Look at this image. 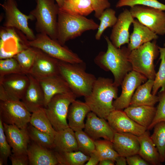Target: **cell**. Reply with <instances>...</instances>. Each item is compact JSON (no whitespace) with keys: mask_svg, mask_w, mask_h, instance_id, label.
Returning a JSON list of instances; mask_svg holds the SVG:
<instances>
[{"mask_svg":"<svg viewBox=\"0 0 165 165\" xmlns=\"http://www.w3.org/2000/svg\"><path fill=\"white\" fill-rule=\"evenodd\" d=\"M104 37L107 43V50L106 52H100L94 61L102 69L111 72L114 77V82L118 87L121 85L126 75L133 70L128 59L130 51L125 46L116 47L108 36Z\"/></svg>","mask_w":165,"mask_h":165,"instance_id":"cell-1","label":"cell"},{"mask_svg":"<svg viewBox=\"0 0 165 165\" xmlns=\"http://www.w3.org/2000/svg\"><path fill=\"white\" fill-rule=\"evenodd\" d=\"M118 93V86L112 79L99 77L95 81L90 94L85 97V102L91 112L106 119L116 110L113 100L117 98Z\"/></svg>","mask_w":165,"mask_h":165,"instance_id":"cell-2","label":"cell"},{"mask_svg":"<svg viewBox=\"0 0 165 165\" xmlns=\"http://www.w3.org/2000/svg\"><path fill=\"white\" fill-rule=\"evenodd\" d=\"M84 63L72 64L60 61L59 74L77 97H86L91 93L97 78L85 71Z\"/></svg>","mask_w":165,"mask_h":165,"instance_id":"cell-3","label":"cell"},{"mask_svg":"<svg viewBox=\"0 0 165 165\" xmlns=\"http://www.w3.org/2000/svg\"><path fill=\"white\" fill-rule=\"evenodd\" d=\"M99 25L91 19L74 15L60 9L58 14L57 40L64 45L68 40L80 36L84 32L97 29Z\"/></svg>","mask_w":165,"mask_h":165,"instance_id":"cell-4","label":"cell"},{"mask_svg":"<svg viewBox=\"0 0 165 165\" xmlns=\"http://www.w3.org/2000/svg\"><path fill=\"white\" fill-rule=\"evenodd\" d=\"M55 0H35V8L30 14L36 20L35 29L38 33L46 34L57 40V17L59 7Z\"/></svg>","mask_w":165,"mask_h":165,"instance_id":"cell-5","label":"cell"},{"mask_svg":"<svg viewBox=\"0 0 165 165\" xmlns=\"http://www.w3.org/2000/svg\"><path fill=\"white\" fill-rule=\"evenodd\" d=\"M159 53V46L155 40L131 51L128 59L133 70L143 74L148 79L154 80L156 74L154 61Z\"/></svg>","mask_w":165,"mask_h":165,"instance_id":"cell-6","label":"cell"},{"mask_svg":"<svg viewBox=\"0 0 165 165\" xmlns=\"http://www.w3.org/2000/svg\"><path fill=\"white\" fill-rule=\"evenodd\" d=\"M29 46L38 49L59 61L72 64L83 63V60L68 47L47 35L38 33L34 39L28 41Z\"/></svg>","mask_w":165,"mask_h":165,"instance_id":"cell-7","label":"cell"},{"mask_svg":"<svg viewBox=\"0 0 165 165\" xmlns=\"http://www.w3.org/2000/svg\"><path fill=\"white\" fill-rule=\"evenodd\" d=\"M77 97L72 92L57 94L44 108L46 115L56 131L69 127L67 121L69 107Z\"/></svg>","mask_w":165,"mask_h":165,"instance_id":"cell-8","label":"cell"},{"mask_svg":"<svg viewBox=\"0 0 165 165\" xmlns=\"http://www.w3.org/2000/svg\"><path fill=\"white\" fill-rule=\"evenodd\" d=\"M1 6L5 13V19L3 26L15 28L23 33L29 41L35 39V35L29 27L28 21L35 19L29 14L28 15L23 13L18 8L15 0H5Z\"/></svg>","mask_w":165,"mask_h":165,"instance_id":"cell-9","label":"cell"},{"mask_svg":"<svg viewBox=\"0 0 165 165\" xmlns=\"http://www.w3.org/2000/svg\"><path fill=\"white\" fill-rule=\"evenodd\" d=\"M21 100H9L0 101V118L3 123L27 129L31 114Z\"/></svg>","mask_w":165,"mask_h":165,"instance_id":"cell-10","label":"cell"},{"mask_svg":"<svg viewBox=\"0 0 165 165\" xmlns=\"http://www.w3.org/2000/svg\"><path fill=\"white\" fill-rule=\"evenodd\" d=\"M131 14L134 18L157 35H165V12L150 7L136 5L130 7Z\"/></svg>","mask_w":165,"mask_h":165,"instance_id":"cell-11","label":"cell"},{"mask_svg":"<svg viewBox=\"0 0 165 165\" xmlns=\"http://www.w3.org/2000/svg\"><path fill=\"white\" fill-rule=\"evenodd\" d=\"M147 78L143 74L134 70L129 72L124 78L121 85L120 96L113 102L116 110H122L128 107L132 96L137 88Z\"/></svg>","mask_w":165,"mask_h":165,"instance_id":"cell-12","label":"cell"},{"mask_svg":"<svg viewBox=\"0 0 165 165\" xmlns=\"http://www.w3.org/2000/svg\"><path fill=\"white\" fill-rule=\"evenodd\" d=\"M106 119L115 133H128L139 136L147 130L131 119L122 110L113 111Z\"/></svg>","mask_w":165,"mask_h":165,"instance_id":"cell-13","label":"cell"},{"mask_svg":"<svg viewBox=\"0 0 165 165\" xmlns=\"http://www.w3.org/2000/svg\"><path fill=\"white\" fill-rule=\"evenodd\" d=\"M29 83L28 74H13L0 77V85L4 89L9 100H21Z\"/></svg>","mask_w":165,"mask_h":165,"instance_id":"cell-14","label":"cell"},{"mask_svg":"<svg viewBox=\"0 0 165 165\" xmlns=\"http://www.w3.org/2000/svg\"><path fill=\"white\" fill-rule=\"evenodd\" d=\"M36 49L35 60L28 74L38 80L60 74L59 60L49 56L39 49Z\"/></svg>","mask_w":165,"mask_h":165,"instance_id":"cell-15","label":"cell"},{"mask_svg":"<svg viewBox=\"0 0 165 165\" xmlns=\"http://www.w3.org/2000/svg\"><path fill=\"white\" fill-rule=\"evenodd\" d=\"M84 131L94 141L100 138L112 142L115 132L106 119L91 111L86 116Z\"/></svg>","mask_w":165,"mask_h":165,"instance_id":"cell-16","label":"cell"},{"mask_svg":"<svg viewBox=\"0 0 165 165\" xmlns=\"http://www.w3.org/2000/svg\"><path fill=\"white\" fill-rule=\"evenodd\" d=\"M134 18L130 10L126 9L117 17L116 22L112 27L109 39L116 47L120 48L130 41L129 29Z\"/></svg>","mask_w":165,"mask_h":165,"instance_id":"cell-17","label":"cell"},{"mask_svg":"<svg viewBox=\"0 0 165 165\" xmlns=\"http://www.w3.org/2000/svg\"><path fill=\"white\" fill-rule=\"evenodd\" d=\"M3 126L7 140L12 148L13 153L27 154L30 138L27 128L21 129L14 125L4 123Z\"/></svg>","mask_w":165,"mask_h":165,"instance_id":"cell-18","label":"cell"},{"mask_svg":"<svg viewBox=\"0 0 165 165\" xmlns=\"http://www.w3.org/2000/svg\"><path fill=\"white\" fill-rule=\"evenodd\" d=\"M28 74L30 79L29 84L21 101L32 113L44 108L45 97L38 80L30 74Z\"/></svg>","mask_w":165,"mask_h":165,"instance_id":"cell-19","label":"cell"},{"mask_svg":"<svg viewBox=\"0 0 165 165\" xmlns=\"http://www.w3.org/2000/svg\"><path fill=\"white\" fill-rule=\"evenodd\" d=\"M112 143L119 156L127 157L138 154L140 144L136 135L130 133L115 132Z\"/></svg>","mask_w":165,"mask_h":165,"instance_id":"cell-20","label":"cell"},{"mask_svg":"<svg viewBox=\"0 0 165 165\" xmlns=\"http://www.w3.org/2000/svg\"><path fill=\"white\" fill-rule=\"evenodd\" d=\"M38 80L44 95V107L56 95L72 92L67 82L60 74Z\"/></svg>","mask_w":165,"mask_h":165,"instance_id":"cell-21","label":"cell"},{"mask_svg":"<svg viewBox=\"0 0 165 165\" xmlns=\"http://www.w3.org/2000/svg\"><path fill=\"white\" fill-rule=\"evenodd\" d=\"M27 155L30 165L58 164L54 152L34 142L28 146Z\"/></svg>","mask_w":165,"mask_h":165,"instance_id":"cell-22","label":"cell"},{"mask_svg":"<svg viewBox=\"0 0 165 165\" xmlns=\"http://www.w3.org/2000/svg\"><path fill=\"white\" fill-rule=\"evenodd\" d=\"M88 105L85 102L75 100L70 105L67 119L69 127L75 132L84 129L85 118L91 112Z\"/></svg>","mask_w":165,"mask_h":165,"instance_id":"cell-23","label":"cell"},{"mask_svg":"<svg viewBox=\"0 0 165 165\" xmlns=\"http://www.w3.org/2000/svg\"><path fill=\"white\" fill-rule=\"evenodd\" d=\"M133 29L130 35L127 48L130 51L147 42L156 40L158 35L148 27L134 19L133 23Z\"/></svg>","mask_w":165,"mask_h":165,"instance_id":"cell-24","label":"cell"},{"mask_svg":"<svg viewBox=\"0 0 165 165\" xmlns=\"http://www.w3.org/2000/svg\"><path fill=\"white\" fill-rule=\"evenodd\" d=\"M154 80L148 79L136 90L132 98L130 106H154L159 101V97L152 93Z\"/></svg>","mask_w":165,"mask_h":165,"instance_id":"cell-25","label":"cell"},{"mask_svg":"<svg viewBox=\"0 0 165 165\" xmlns=\"http://www.w3.org/2000/svg\"><path fill=\"white\" fill-rule=\"evenodd\" d=\"M156 108L154 106L140 105L129 106L124 111L131 119L147 129L155 116Z\"/></svg>","mask_w":165,"mask_h":165,"instance_id":"cell-26","label":"cell"},{"mask_svg":"<svg viewBox=\"0 0 165 165\" xmlns=\"http://www.w3.org/2000/svg\"><path fill=\"white\" fill-rule=\"evenodd\" d=\"M140 144L138 155L149 164L159 165L161 162L158 151L154 145L148 131L138 136Z\"/></svg>","mask_w":165,"mask_h":165,"instance_id":"cell-27","label":"cell"},{"mask_svg":"<svg viewBox=\"0 0 165 165\" xmlns=\"http://www.w3.org/2000/svg\"><path fill=\"white\" fill-rule=\"evenodd\" d=\"M53 148L56 152H60L79 151L75 132L69 127L57 131Z\"/></svg>","mask_w":165,"mask_h":165,"instance_id":"cell-28","label":"cell"},{"mask_svg":"<svg viewBox=\"0 0 165 165\" xmlns=\"http://www.w3.org/2000/svg\"><path fill=\"white\" fill-rule=\"evenodd\" d=\"M61 10L70 14L87 16L94 11L90 0H64Z\"/></svg>","mask_w":165,"mask_h":165,"instance_id":"cell-29","label":"cell"},{"mask_svg":"<svg viewBox=\"0 0 165 165\" xmlns=\"http://www.w3.org/2000/svg\"><path fill=\"white\" fill-rule=\"evenodd\" d=\"M29 123L39 130L54 137L57 131L46 115L44 108L32 113Z\"/></svg>","mask_w":165,"mask_h":165,"instance_id":"cell-30","label":"cell"},{"mask_svg":"<svg viewBox=\"0 0 165 165\" xmlns=\"http://www.w3.org/2000/svg\"><path fill=\"white\" fill-rule=\"evenodd\" d=\"M60 165H83L88 161L90 156L80 151L60 152H55Z\"/></svg>","mask_w":165,"mask_h":165,"instance_id":"cell-31","label":"cell"},{"mask_svg":"<svg viewBox=\"0 0 165 165\" xmlns=\"http://www.w3.org/2000/svg\"><path fill=\"white\" fill-rule=\"evenodd\" d=\"M36 53V48L29 46L16 54L13 57L17 60L24 72L28 74L34 64Z\"/></svg>","mask_w":165,"mask_h":165,"instance_id":"cell-32","label":"cell"},{"mask_svg":"<svg viewBox=\"0 0 165 165\" xmlns=\"http://www.w3.org/2000/svg\"><path fill=\"white\" fill-rule=\"evenodd\" d=\"M150 136L159 153L161 162L165 160V122L156 123Z\"/></svg>","mask_w":165,"mask_h":165,"instance_id":"cell-33","label":"cell"},{"mask_svg":"<svg viewBox=\"0 0 165 165\" xmlns=\"http://www.w3.org/2000/svg\"><path fill=\"white\" fill-rule=\"evenodd\" d=\"M95 152L99 156L100 160H109L115 162L119 156L114 148L112 142L107 140L94 141Z\"/></svg>","mask_w":165,"mask_h":165,"instance_id":"cell-34","label":"cell"},{"mask_svg":"<svg viewBox=\"0 0 165 165\" xmlns=\"http://www.w3.org/2000/svg\"><path fill=\"white\" fill-rule=\"evenodd\" d=\"M27 130L30 139L34 142L47 148H53L54 137L39 130L30 124L28 125Z\"/></svg>","mask_w":165,"mask_h":165,"instance_id":"cell-35","label":"cell"},{"mask_svg":"<svg viewBox=\"0 0 165 165\" xmlns=\"http://www.w3.org/2000/svg\"><path fill=\"white\" fill-rule=\"evenodd\" d=\"M116 12L113 9L110 8L106 9L102 13L98 18L100 20V24L97 31L95 35L97 40H99L103 33L106 29L112 27L117 20L116 15Z\"/></svg>","mask_w":165,"mask_h":165,"instance_id":"cell-36","label":"cell"},{"mask_svg":"<svg viewBox=\"0 0 165 165\" xmlns=\"http://www.w3.org/2000/svg\"><path fill=\"white\" fill-rule=\"evenodd\" d=\"M160 53V59L161 62L158 72L156 73L152 93L156 95L158 90L161 88L160 91L165 89V47L159 46Z\"/></svg>","mask_w":165,"mask_h":165,"instance_id":"cell-37","label":"cell"},{"mask_svg":"<svg viewBox=\"0 0 165 165\" xmlns=\"http://www.w3.org/2000/svg\"><path fill=\"white\" fill-rule=\"evenodd\" d=\"M79 150L90 156L95 150L94 141L82 130L75 132Z\"/></svg>","mask_w":165,"mask_h":165,"instance_id":"cell-38","label":"cell"},{"mask_svg":"<svg viewBox=\"0 0 165 165\" xmlns=\"http://www.w3.org/2000/svg\"><path fill=\"white\" fill-rule=\"evenodd\" d=\"M13 74H25L15 58L0 59V77Z\"/></svg>","mask_w":165,"mask_h":165,"instance_id":"cell-39","label":"cell"},{"mask_svg":"<svg viewBox=\"0 0 165 165\" xmlns=\"http://www.w3.org/2000/svg\"><path fill=\"white\" fill-rule=\"evenodd\" d=\"M136 5H142L165 11V5L158 0H119L116 4V8L124 6L130 7Z\"/></svg>","mask_w":165,"mask_h":165,"instance_id":"cell-40","label":"cell"},{"mask_svg":"<svg viewBox=\"0 0 165 165\" xmlns=\"http://www.w3.org/2000/svg\"><path fill=\"white\" fill-rule=\"evenodd\" d=\"M11 148L5 133L3 122L0 118V165L7 164L8 158L12 154Z\"/></svg>","mask_w":165,"mask_h":165,"instance_id":"cell-41","label":"cell"},{"mask_svg":"<svg viewBox=\"0 0 165 165\" xmlns=\"http://www.w3.org/2000/svg\"><path fill=\"white\" fill-rule=\"evenodd\" d=\"M158 96L159 104L154 118L147 130H151L155 125L160 122H165V89L160 91Z\"/></svg>","mask_w":165,"mask_h":165,"instance_id":"cell-42","label":"cell"},{"mask_svg":"<svg viewBox=\"0 0 165 165\" xmlns=\"http://www.w3.org/2000/svg\"><path fill=\"white\" fill-rule=\"evenodd\" d=\"M93 5L95 17L98 19L103 12L110 7L111 4L108 0H90Z\"/></svg>","mask_w":165,"mask_h":165,"instance_id":"cell-43","label":"cell"},{"mask_svg":"<svg viewBox=\"0 0 165 165\" xmlns=\"http://www.w3.org/2000/svg\"><path fill=\"white\" fill-rule=\"evenodd\" d=\"M12 165H28L29 160L27 154H11L9 156Z\"/></svg>","mask_w":165,"mask_h":165,"instance_id":"cell-44","label":"cell"},{"mask_svg":"<svg viewBox=\"0 0 165 165\" xmlns=\"http://www.w3.org/2000/svg\"><path fill=\"white\" fill-rule=\"evenodd\" d=\"M127 163L129 165H148V163L139 155L136 154L126 157Z\"/></svg>","mask_w":165,"mask_h":165,"instance_id":"cell-45","label":"cell"},{"mask_svg":"<svg viewBox=\"0 0 165 165\" xmlns=\"http://www.w3.org/2000/svg\"><path fill=\"white\" fill-rule=\"evenodd\" d=\"M100 161L99 156L94 151L90 155L88 160L85 165H96L99 163Z\"/></svg>","mask_w":165,"mask_h":165,"instance_id":"cell-46","label":"cell"},{"mask_svg":"<svg viewBox=\"0 0 165 165\" xmlns=\"http://www.w3.org/2000/svg\"><path fill=\"white\" fill-rule=\"evenodd\" d=\"M115 162L117 165H126L127 164L126 157L119 155L116 159Z\"/></svg>","mask_w":165,"mask_h":165,"instance_id":"cell-47","label":"cell"},{"mask_svg":"<svg viewBox=\"0 0 165 165\" xmlns=\"http://www.w3.org/2000/svg\"><path fill=\"white\" fill-rule=\"evenodd\" d=\"M115 162L109 160H101L99 163V165H114Z\"/></svg>","mask_w":165,"mask_h":165,"instance_id":"cell-48","label":"cell"},{"mask_svg":"<svg viewBox=\"0 0 165 165\" xmlns=\"http://www.w3.org/2000/svg\"><path fill=\"white\" fill-rule=\"evenodd\" d=\"M55 1L58 6L59 8H60L63 6L64 3V0H55Z\"/></svg>","mask_w":165,"mask_h":165,"instance_id":"cell-49","label":"cell"},{"mask_svg":"<svg viewBox=\"0 0 165 165\" xmlns=\"http://www.w3.org/2000/svg\"><path fill=\"white\" fill-rule=\"evenodd\" d=\"M164 47H165V42L164 43Z\"/></svg>","mask_w":165,"mask_h":165,"instance_id":"cell-50","label":"cell"}]
</instances>
